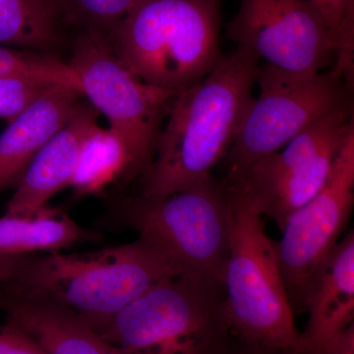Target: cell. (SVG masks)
<instances>
[{"label": "cell", "mask_w": 354, "mask_h": 354, "mask_svg": "<svg viewBox=\"0 0 354 354\" xmlns=\"http://www.w3.org/2000/svg\"><path fill=\"white\" fill-rule=\"evenodd\" d=\"M322 14L324 19L334 34L335 46L337 36L344 21L354 13V0H309Z\"/></svg>", "instance_id": "23"}, {"label": "cell", "mask_w": 354, "mask_h": 354, "mask_svg": "<svg viewBox=\"0 0 354 354\" xmlns=\"http://www.w3.org/2000/svg\"><path fill=\"white\" fill-rule=\"evenodd\" d=\"M65 24L57 0H0V46L50 50Z\"/></svg>", "instance_id": "18"}, {"label": "cell", "mask_w": 354, "mask_h": 354, "mask_svg": "<svg viewBox=\"0 0 354 354\" xmlns=\"http://www.w3.org/2000/svg\"><path fill=\"white\" fill-rule=\"evenodd\" d=\"M140 0H57L65 22L106 35Z\"/></svg>", "instance_id": "20"}, {"label": "cell", "mask_w": 354, "mask_h": 354, "mask_svg": "<svg viewBox=\"0 0 354 354\" xmlns=\"http://www.w3.org/2000/svg\"><path fill=\"white\" fill-rule=\"evenodd\" d=\"M0 354H46L27 333L6 322L0 327Z\"/></svg>", "instance_id": "22"}, {"label": "cell", "mask_w": 354, "mask_h": 354, "mask_svg": "<svg viewBox=\"0 0 354 354\" xmlns=\"http://www.w3.org/2000/svg\"><path fill=\"white\" fill-rule=\"evenodd\" d=\"M6 322L27 333L46 354H123L73 312L0 291Z\"/></svg>", "instance_id": "15"}, {"label": "cell", "mask_w": 354, "mask_h": 354, "mask_svg": "<svg viewBox=\"0 0 354 354\" xmlns=\"http://www.w3.org/2000/svg\"><path fill=\"white\" fill-rule=\"evenodd\" d=\"M55 86L27 77H0V118L14 120Z\"/></svg>", "instance_id": "21"}, {"label": "cell", "mask_w": 354, "mask_h": 354, "mask_svg": "<svg viewBox=\"0 0 354 354\" xmlns=\"http://www.w3.org/2000/svg\"><path fill=\"white\" fill-rule=\"evenodd\" d=\"M102 235L77 223L66 214L48 208L32 216L0 218V255L57 252Z\"/></svg>", "instance_id": "16"}, {"label": "cell", "mask_w": 354, "mask_h": 354, "mask_svg": "<svg viewBox=\"0 0 354 354\" xmlns=\"http://www.w3.org/2000/svg\"><path fill=\"white\" fill-rule=\"evenodd\" d=\"M259 68V60L237 46L208 75L176 95L142 176L140 195L167 196L212 176L236 137Z\"/></svg>", "instance_id": "1"}, {"label": "cell", "mask_w": 354, "mask_h": 354, "mask_svg": "<svg viewBox=\"0 0 354 354\" xmlns=\"http://www.w3.org/2000/svg\"><path fill=\"white\" fill-rule=\"evenodd\" d=\"M324 354H354L353 324L330 339Z\"/></svg>", "instance_id": "25"}, {"label": "cell", "mask_w": 354, "mask_h": 354, "mask_svg": "<svg viewBox=\"0 0 354 354\" xmlns=\"http://www.w3.org/2000/svg\"><path fill=\"white\" fill-rule=\"evenodd\" d=\"M239 48L286 73L314 75L335 53V39L309 0H241L228 26Z\"/></svg>", "instance_id": "11"}, {"label": "cell", "mask_w": 354, "mask_h": 354, "mask_svg": "<svg viewBox=\"0 0 354 354\" xmlns=\"http://www.w3.org/2000/svg\"><path fill=\"white\" fill-rule=\"evenodd\" d=\"M308 322L300 334L305 354H324L330 339L353 324L354 234L337 243L306 305Z\"/></svg>", "instance_id": "14"}, {"label": "cell", "mask_w": 354, "mask_h": 354, "mask_svg": "<svg viewBox=\"0 0 354 354\" xmlns=\"http://www.w3.org/2000/svg\"><path fill=\"white\" fill-rule=\"evenodd\" d=\"M68 64L83 95L106 115L109 129L124 142L143 176L152 162L162 120L179 92L133 75L97 32L87 31L78 39Z\"/></svg>", "instance_id": "8"}, {"label": "cell", "mask_w": 354, "mask_h": 354, "mask_svg": "<svg viewBox=\"0 0 354 354\" xmlns=\"http://www.w3.org/2000/svg\"><path fill=\"white\" fill-rule=\"evenodd\" d=\"M83 94L55 86L10 121L0 135V192L16 187L37 153L68 122Z\"/></svg>", "instance_id": "13"}, {"label": "cell", "mask_w": 354, "mask_h": 354, "mask_svg": "<svg viewBox=\"0 0 354 354\" xmlns=\"http://www.w3.org/2000/svg\"><path fill=\"white\" fill-rule=\"evenodd\" d=\"M354 127L348 104L326 113L279 152L261 160L227 184L243 192L283 230L291 214L320 192L335 158Z\"/></svg>", "instance_id": "9"}, {"label": "cell", "mask_w": 354, "mask_h": 354, "mask_svg": "<svg viewBox=\"0 0 354 354\" xmlns=\"http://www.w3.org/2000/svg\"><path fill=\"white\" fill-rule=\"evenodd\" d=\"M99 111L88 102L75 113L32 160L6 205V215L32 216L51 198L69 187L81 149L88 133L97 125Z\"/></svg>", "instance_id": "12"}, {"label": "cell", "mask_w": 354, "mask_h": 354, "mask_svg": "<svg viewBox=\"0 0 354 354\" xmlns=\"http://www.w3.org/2000/svg\"><path fill=\"white\" fill-rule=\"evenodd\" d=\"M20 76L81 91L78 77L68 62L53 55L0 46V77Z\"/></svg>", "instance_id": "19"}, {"label": "cell", "mask_w": 354, "mask_h": 354, "mask_svg": "<svg viewBox=\"0 0 354 354\" xmlns=\"http://www.w3.org/2000/svg\"><path fill=\"white\" fill-rule=\"evenodd\" d=\"M218 354H304L299 353H293V351H281V349H274L266 348L260 344H253L245 339H241L239 335H232L228 337L227 344L221 349Z\"/></svg>", "instance_id": "24"}, {"label": "cell", "mask_w": 354, "mask_h": 354, "mask_svg": "<svg viewBox=\"0 0 354 354\" xmlns=\"http://www.w3.org/2000/svg\"><path fill=\"white\" fill-rule=\"evenodd\" d=\"M183 274L138 239L93 252L32 254L1 291L69 310L97 330L153 286Z\"/></svg>", "instance_id": "2"}, {"label": "cell", "mask_w": 354, "mask_h": 354, "mask_svg": "<svg viewBox=\"0 0 354 354\" xmlns=\"http://www.w3.org/2000/svg\"><path fill=\"white\" fill-rule=\"evenodd\" d=\"M106 221L134 230L186 274L223 285L230 241L227 190L213 176L167 196L118 198Z\"/></svg>", "instance_id": "6"}, {"label": "cell", "mask_w": 354, "mask_h": 354, "mask_svg": "<svg viewBox=\"0 0 354 354\" xmlns=\"http://www.w3.org/2000/svg\"><path fill=\"white\" fill-rule=\"evenodd\" d=\"M221 0H140L104 35L120 64L149 85L180 92L220 62Z\"/></svg>", "instance_id": "3"}, {"label": "cell", "mask_w": 354, "mask_h": 354, "mask_svg": "<svg viewBox=\"0 0 354 354\" xmlns=\"http://www.w3.org/2000/svg\"><path fill=\"white\" fill-rule=\"evenodd\" d=\"M227 155V181L279 152L299 133L333 109L346 104L342 76L335 71L297 75L264 65Z\"/></svg>", "instance_id": "7"}, {"label": "cell", "mask_w": 354, "mask_h": 354, "mask_svg": "<svg viewBox=\"0 0 354 354\" xmlns=\"http://www.w3.org/2000/svg\"><path fill=\"white\" fill-rule=\"evenodd\" d=\"M97 332L123 354H218L232 335L225 288L197 274L172 277Z\"/></svg>", "instance_id": "4"}, {"label": "cell", "mask_w": 354, "mask_h": 354, "mask_svg": "<svg viewBox=\"0 0 354 354\" xmlns=\"http://www.w3.org/2000/svg\"><path fill=\"white\" fill-rule=\"evenodd\" d=\"M227 185L230 252L225 288L232 333L266 348L304 353L279 270L276 242L250 200Z\"/></svg>", "instance_id": "5"}, {"label": "cell", "mask_w": 354, "mask_h": 354, "mask_svg": "<svg viewBox=\"0 0 354 354\" xmlns=\"http://www.w3.org/2000/svg\"><path fill=\"white\" fill-rule=\"evenodd\" d=\"M29 255H0V291L12 281Z\"/></svg>", "instance_id": "26"}, {"label": "cell", "mask_w": 354, "mask_h": 354, "mask_svg": "<svg viewBox=\"0 0 354 354\" xmlns=\"http://www.w3.org/2000/svg\"><path fill=\"white\" fill-rule=\"evenodd\" d=\"M354 201V127L337 153L327 183L291 214L276 242L279 270L293 314L310 295L348 225Z\"/></svg>", "instance_id": "10"}, {"label": "cell", "mask_w": 354, "mask_h": 354, "mask_svg": "<svg viewBox=\"0 0 354 354\" xmlns=\"http://www.w3.org/2000/svg\"><path fill=\"white\" fill-rule=\"evenodd\" d=\"M139 176L142 171L124 142L109 128L95 125L84 141L69 187L79 196H87Z\"/></svg>", "instance_id": "17"}]
</instances>
